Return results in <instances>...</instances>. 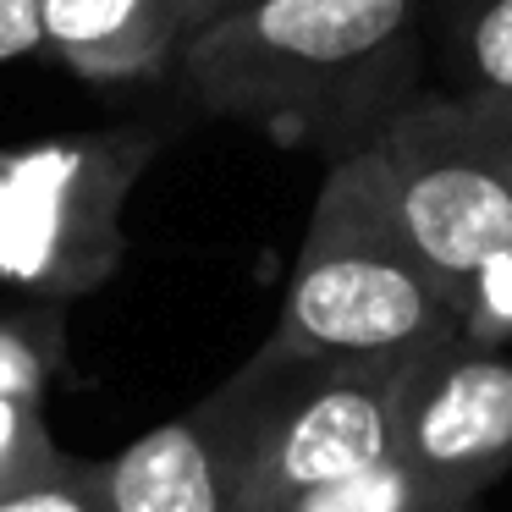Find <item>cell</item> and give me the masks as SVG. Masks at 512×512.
I'll return each mask as SVG.
<instances>
[{"mask_svg":"<svg viewBox=\"0 0 512 512\" xmlns=\"http://www.w3.org/2000/svg\"><path fill=\"white\" fill-rule=\"evenodd\" d=\"M419 12L424 0H243L182 45L177 78L210 116L347 160L413 100Z\"/></svg>","mask_w":512,"mask_h":512,"instance_id":"1","label":"cell"},{"mask_svg":"<svg viewBox=\"0 0 512 512\" xmlns=\"http://www.w3.org/2000/svg\"><path fill=\"white\" fill-rule=\"evenodd\" d=\"M457 331L463 298L408 243L369 155L331 160L259 347L276 358H402Z\"/></svg>","mask_w":512,"mask_h":512,"instance_id":"2","label":"cell"},{"mask_svg":"<svg viewBox=\"0 0 512 512\" xmlns=\"http://www.w3.org/2000/svg\"><path fill=\"white\" fill-rule=\"evenodd\" d=\"M364 155L408 243L457 298L512 259V94H413Z\"/></svg>","mask_w":512,"mask_h":512,"instance_id":"3","label":"cell"},{"mask_svg":"<svg viewBox=\"0 0 512 512\" xmlns=\"http://www.w3.org/2000/svg\"><path fill=\"white\" fill-rule=\"evenodd\" d=\"M155 155V127L0 149V287L39 303L105 287L127 259V199Z\"/></svg>","mask_w":512,"mask_h":512,"instance_id":"4","label":"cell"},{"mask_svg":"<svg viewBox=\"0 0 512 512\" xmlns=\"http://www.w3.org/2000/svg\"><path fill=\"white\" fill-rule=\"evenodd\" d=\"M402 358H276L254 347V452L243 512H276L292 496L397 457Z\"/></svg>","mask_w":512,"mask_h":512,"instance_id":"5","label":"cell"},{"mask_svg":"<svg viewBox=\"0 0 512 512\" xmlns=\"http://www.w3.org/2000/svg\"><path fill=\"white\" fill-rule=\"evenodd\" d=\"M397 463L446 501L479 507L512 468V353L463 331L397 364Z\"/></svg>","mask_w":512,"mask_h":512,"instance_id":"6","label":"cell"},{"mask_svg":"<svg viewBox=\"0 0 512 512\" xmlns=\"http://www.w3.org/2000/svg\"><path fill=\"white\" fill-rule=\"evenodd\" d=\"M254 452V375L232 369L210 397L100 457L105 512H243Z\"/></svg>","mask_w":512,"mask_h":512,"instance_id":"7","label":"cell"},{"mask_svg":"<svg viewBox=\"0 0 512 512\" xmlns=\"http://www.w3.org/2000/svg\"><path fill=\"white\" fill-rule=\"evenodd\" d=\"M67 369V303L0 309V397H45Z\"/></svg>","mask_w":512,"mask_h":512,"instance_id":"8","label":"cell"},{"mask_svg":"<svg viewBox=\"0 0 512 512\" xmlns=\"http://www.w3.org/2000/svg\"><path fill=\"white\" fill-rule=\"evenodd\" d=\"M276 512H479V507L446 501L408 463L386 457V463L364 468V474H347V479H331V485L303 490V496H292Z\"/></svg>","mask_w":512,"mask_h":512,"instance_id":"9","label":"cell"},{"mask_svg":"<svg viewBox=\"0 0 512 512\" xmlns=\"http://www.w3.org/2000/svg\"><path fill=\"white\" fill-rule=\"evenodd\" d=\"M446 34L463 89L512 94V0H446Z\"/></svg>","mask_w":512,"mask_h":512,"instance_id":"10","label":"cell"},{"mask_svg":"<svg viewBox=\"0 0 512 512\" xmlns=\"http://www.w3.org/2000/svg\"><path fill=\"white\" fill-rule=\"evenodd\" d=\"M78 457L50 435L45 397H0V501L72 468Z\"/></svg>","mask_w":512,"mask_h":512,"instance_id":"11","label":"cell"},{"mask_svg":"<svg viewBox=\"0 0 512 512\" xmlns=\"http://www.w3.org/2000/svg\"><path fill=\"white\" fill-rule=\"evenodd\" d=\"M0 512H105L100 457H78V463L61 468V474H50V479H39V485L6 496Z\"/></svg>","mask_w":512,"mask_h":512,"instance_id":"12","label":"cell"},{"mask_svg":"<svg viewBox=\"0 0 512 512\" xmlns=\"http://www.w3.org/2000/svg\"><path fill=\"white\" fill-rule=\"evenodd\" d=\"M463 336L485 347L512 342V259L479 270L463 292Z\"/></svg>","mask_w":512,"mask_h":512,"instance_id":"13","label":"cell"},{"mask_svg":"<svg viewBox=\"0 0 512 512\" xmlns=\"http://www.w3.org/2000/svg\"><path fill=\"white\" fill-rule=\"evenodd\" d=\"M28 56L56 61V0H0V67Z\"/></svg>","mask_w":512,"mask_h":512,"instance_id":"14","label":"cell"},{"mask_svg":"<svg viewBox=\"0 0 512 512\" xmlns=\"http://www.w3.org/2000/svg\"><path fill=\"white\" fill-rule=\"evenodd\" d=\"M149 6V28H155V39L171 50V61L182 56V45H188L199 28H210L215 17H226L232 6H243V0H144Z\"/></svg>","mask_w":512,"mask_h":512,"instance_id":"15","label":"cell"}]
</instances>
